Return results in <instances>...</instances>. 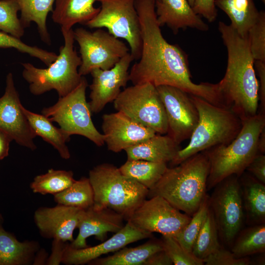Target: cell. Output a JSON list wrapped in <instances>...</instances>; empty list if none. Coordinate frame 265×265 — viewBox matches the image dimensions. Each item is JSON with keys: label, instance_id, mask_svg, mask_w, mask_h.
Segmentation results:
<instances>
[{"label": "cell", "instance_id": "1", "mask_svg": "<svg viewBox=\"0 0 265 265\" xmlns=\"http://www.w3.org/2000/svg\"><path fill=\"white\" fill-rule=\"evenodd\" d=\"M142 41L141 55L129 71L133 84L169 85L220 105L216 84H196L191 80L187 56L164 38L155 12V0H135Z\"/></svg>", "mask_w": 265, "mask_h": 265}, {"label": "cell", "instance_id": "2", "mask_svg": "<svg viewBox=\"0 0 265 265\" xmlns=\"http://www.w3.org/2000/svg\"><path fill=\"white\" fill-rule=\"evenodd\" d=\"M218 30L228 53L225 74L216 83L221 106L243 121L256 115L258 110L259 81L254 59L247 37L222 22L218 23Z\"/></svg>", "mask_w": 265, "mask_h": 265}, {"label": "cell", "instance_id": "3", "mask_svg": "<svg viewBox=\"0 0 265 265\" xmlns=\"http://www.w3.org/2000/svg\"><path fill=\"white\" fill-rule=\"evenodd\" d=\"M209 171L207 157L203 152L197 153L177 165L167 167L148 196H160L177 209L192 216L207 194Z\"/></svg>", "mask_w": 265, "mask_h": 265}, {"label": "cell", "instance_id": "4", "mask_svg": "<svg viewBox=\"0 0 265 265\" xmlns=\"http://www.w3.org/2000/svg\"><path fill=\"white\" fill-rule=\"evenodd\" d=\"M242 121L240 132L230 143L203 151L210 163L207 189H212L229 176L240 177L260 154L258 139L265 128V113L258 112L255 116Z\"/></svg>", "mask_w": 265, "mask_h": 265}, {"label": "cell", "instance_id": "5", "mask_svg": "<svg viewBox=\"0 0 265 265\" xmlns=\"http://www.w3.org/2000/svg\"><path fill=\"white\" fill-rule=\"evenodd\" d=\"M199 115L187 145L181 149L170 162L173 167L188 158L211 148L230 143L240 132V118L230 109L189 94Z\"/></svg>", "mask_w": 265, "mask_h": 265}, {"label": "cell", "instance_id": "6", "mask_svg": "<svg viewBox=\"0 0 265 265\" xmlns=\"http://www.w3.org/2000/svg\"><path fill=\"white\" fill-rule=\"evenodd\" d=\"M88 179L94 193L96 209L108 208L128 221L148 196L149 189L123 175L119 168L102 163L92 169Z\"/></svg>", "mask_w": 265, "mask_h": 265}, {"label": "cell", "instance_id": "7", "mask_svg": "<svg viewBox=\"0 0 265 265\" xmlns=\"http://www.w3.org/2000/svg\"><path fill=\"white\" fill-rule=\"evenodd\" d=\"M64 44L60 46L56 59L47 68H39L30 63H23L22 76L34 95L55 90L63 97L80 83L83 76L79 73L81 59L74 48L73 30L61 28Z\"/></svg>", "mask_w": 265, "mask_h": 265}, {"label": "cell", "instance_id": "8", "mask_svg": "<svg viewBox=\"0 0 265 265\" xmlns=\"http://www.w3.org/2000/svg\"><path fill=\"white\" fill-rule=\"evenodd\" d=\"M86 79L82 77L79 85L66 95L59 97L53 106L44 108L42 114L57 123L68 136L78 134L98 146L105 144L104 136L95 127L89 103L86 101Z\"/></svg>", "mask_w": 265, "mask_h": 265}, {"label": "cell", "instance_id": "9", "mask_svg": "<svg viewBox=\"0 0 265 265\" xmlns=\"http://www.w3.org/2000/svg\"><path fill=\"white\" fill-rule=\"evenodd\" d=\"M114 106L157 133L166 134L167 121L164 106L156 86L150 83L133 84L121 91Z\"/></svg>", "mask_w": 265, "mask_h": 265}, {"label": "cell", "instance_id": "10", "mask_svg": "<svg viewBox=\"0 0 265 265\" xmlns=\"http://www.w3.org/2000/svg\"><path fill=\"white\" fill-rule=\"evenodd\" d=\"M135 0H99V12L85 25L91 28H106L118 38L128 43L134 59L141 55L142 41Z\"/></svg>", "mask_w": 265, "mask_h": 265}, {"label": "cell", "instance_id": "11", "mask_svg": "<svg viewBox=\"0 0 265 265\" xmlns=\"http://www.w3.org/2000/svg\"><path fill=\"white\" fill-rule=\"evenodd\" d=\"M73 33L80 47L81 64L79 73L81 76L94 69H110L129 53L124 42L101 28L91 31L78 27Z\"/></svg>", "mask_w": 265, "mask_h": 265}, {"label": "cell", "instance_id": "12", "mask_svg": "<svg viewBox=\"0 0 265 265\" xmlns=\"http://www.w3.org/2000/svg\"><path fill=\"white\" fill-rule=\"evenodd\" d=\"M209 197L210 208L218 235L227 245L234 242L244 220V206L239 177H228L218 183Z\"/></svg>", "mask_w": 265, "mask_h": 265}, {"label": "cell", "instance_id": "13", "mask_svg": "<svg viewBox=\"0 0 265 265\" xmlns=\"http://www.w3.org/2000/svg\"><path fill=\"white\" fill-rule=\"evenodd\" d=\"M191 218L190 216L180 212L164 198L157 195L145 199L128 221L144 231L175 237Z\"/></svg>", "mask_w": 265, "mask_h": 265}, {"label": "cell", "instance_id": "14", "mask_svg": "<svg viewBox=\"0 0 265 265\" xmlns=\"http://www.w3.org/2000/svg\"><path fill=\"white\" fill-rule=\"evenodd\" d=\"M156 88L165 111L166 134L180 145L190 138L198 122V110L187 92L169 85Z\"/></svg>", "mask_w": 265, "mask_h": 265}, {"label": "cell", "instance_id": "15", "mask_svg": "<svg viewBox=\"0 0 265 265\" xmlns=\"http://www.w3.org/2000/svg\"><path fill=\"white\" fill-rule=\"evenodd\" d=\"M5 84L4 93L0 97V129L19 145L34 150L36 149L34 142L36 135L22 110L11 73L6 76Z\"/></svg>", "mask_w": 265, "mask_h": 265}, {"label": "cell", "instance_id": "16", "mask_svg": "<svg viewBox=\"0 0 265 265\" xmlns=\"http://www.w3.org/2000/svg\"><path fill=\"white\" fill-rule=\"evenodd\" d=\"M133 58L129 53L113 67L106 70L93 69L90 74L92 81L89 87L91 112L98 113L109 103L113 102L129 81V67Z\"/></svg>", "mask_w": 265, "mask_h": 265}, {"label": "cell", "instance_id": "17", "mask_svg": "<svg viewBox=\"0 0 265 265\" xmlns=\"http://www.w3.org/2000/svg\"><path fill=\"white\" fill-rule=\"evenodd\" d=\"M102 119L105 143L108 150L114 153L125 150L157 133L119 111L105 114Z\"/></svg>", "mask_w": 265, "mask_h": 265}, {"label": "cell", "instance_id": "18", "mask_svg": "<svg viewBox=\"0 0 265 265\" xmlns=\"http://www.w3.org/2000/svg\"><path fill=\"white\" fill-rule=\"evenodd\" d=\"M152 237V233L142 230L127 221L120 231L100 244L80 249L65 246L62 249L60 262L75 265L89 263L102 255L117 251L129 244Z\"/></svg>", "mask_w": 265, "mask_h": 265}, {"label": "cell", "instance_id": "19", "mask_svg": "<svg viewBox=\"0 0 265 265\" xmlns=\"http://www.w3.org/2000/svg\"><path fill=\"white\" fill-rule=\"evenodd\" d=\"M124 220L121 214L108 208L96 209L92 206L82 209L77 227L79 234L68 245L75 249L87 247L86 238L92 236L103 242L108 232L116 233L124 227Z\"/></svg>", "mask_w": 265, "mask_h": 265}, {"label": "cell", "instance_id": "20", "mask_svg": "<svg viewBox=\"0 0 265 265\" xmlns=\"http://www.w3.org/2000/svg\"><path fill=\"white\" fill-rule=\"evenodd\" d=\"M81 210L60 204L52 208H41L35 212L34 219L46 237L53 238L56 242H72Z\"/></svg>", "mask_w": 265, "mask_h": 265}, {"label": "cell", "instance_id": "21", "mask_svg": "<svg viewBox=\"0 0 265 265\" xmlns=\"http://www.w3.org/2000/svg\"><path fill=\"white\" fill-rule=\"evenodd\" d=\"M155 12L159 26H167L175 34L187 27L209 30L208 25L195 13L187 0H155Z\"/></svg>", "mask_w": 265, "mask_h": 265}, {"label": "cell", "instance_id": "22", "mask_svg": "<svg viewBox=\"0 0 265 265\" xmlns=\"http://www.w3.org/2000/svg\"><path fill=\"white\" fill-rule=\"evenodd\" d=\"M181 148L167 134L156 133L150 138L126 149L127 160L170 162Z\"/></svg>", "mask_w": 265, "mask_h": 265}, {"label": "cell", "instance_id": "23", "mask_svg": "<svg viewBox=\"0 0 265 265\" xmlns=\"http://www.w3.org/2000/svg\"><path fill=\"white\" fill-rule=\"evenodd\" d=\"M99 0H55L52 19L61 28L72 29L77 24L85 25L99 12L94 3Z\"/></svg>", "mask_w": 265, "mask_h": 265}, {"label": "cell", "instance_id": "24", "mask_svg": "<svg viewBox=\"0 0 265 265\" xmlns=\"http://www.w3.org/2000/svg\"><path fill=\"white\" fill-rule=\"evenodd\" d=\"M240 176L239 181L247 222L253 225L265 223V184L246 174H242Z\"/></svg>", "mask_w": 265, "mask_h": 265}, {"label": "cell", "instance_id": "25", "mask_svg": "<svg viewBox=\"0 0 265 265\" xmlns=\"http://www.w3.org/2000/svg\"><path fill=\"white\" fill-rule=\"evenodd\" d=\"M215 5L227 14L230 25L242 37H247L260 15L253 0H215Z\"/></svg>", "mask_w": 265, "mask_h": 265}, {"label": "cell", "instance_id": "26", "mask_svg": "<svg viewBox=\"0 0 265 265\" xmlns=\"http://www.w3.org/2000/svg\"><path fill=\"white\" fill-rule=\"evenodd\" d=\"M22 108L36 135L52 145L62 158L69 159L71 155L66 142L69 141L70 137L60 128L54 126L53 122L43 114L31 112L23 106Z\"/></svg>", "mask_w": 265, "mask_h": 265}, {"label": "cell", "instance_id": "27", "mask_svg": "<svg viewBox=\"0 0 265 265\" xmlns=\"http://www.w3.org/2000/svg\"><path fill=\"white\" fill-rule=\"evenodd\" d=\"M20 8L22 24L26 28L32 22L35 23L42 41L51 44V38L47 26L48 14L53 10L55 0H16Z\"/></svg>", "mask_w": 265, "mask_h": 265}, {"label": "cell", "instance_id": "28", "mask_svg": "<svg viewBox=\"0 0 265 265\" xmlns=\"http://www.w3.org/2000/svg\"><path fill=\"white\" fill-rule=\"evenodd\" d=\"M163 250L161 240H151L139 246L124 248L115 254L96 259L90 265H143L154 253Z\"/></svg>", "mask_w": 265, "mask_h": 265}, {"label": "cell", "instance_id": "29", "mask_svg": "<svg viewBox=\"0 0 265 265\" xmlns=\"http://www.w3.org/2000/svg\"><path fill=\"white\" fill-rule=\"evenodd\" d=\"M167 168V163L145 160H127L119 168L124 176L151 189Z\"/></svg>", "mask_w": 265, "mask_h": 265}, {"label": "cell", "instance_id": "30", "mask_svg": "<svg viewBox=\"0 0 265 265\" xmlns=\"http://www.w3.org/2000/svg\"><path fill=\"white\" fill-rule=\"evenodd\" d=\"M33 251V243L19 241L0 224V265L26 264Z\"/></svg>", "mask_w": 265, "mask_h": 265}, {"label": "cell", "instance_id": "31", "mask_svg": "<svg viewBox=\"0 0 265 265\" xmlns=\"http://www.w3.org/2000/svg\"><path fill=\"white\" fill-rule=\"evenodd\" d=\"M58 204L86 209L94 204V193L88 178L82 177L64 190L54 195Z\"/></svg>", "mask_w": 265, "mask_h": 265}, {"label": "cell", "instance_id": "32", "mask_svg": "<svg viewBox=\"0 0 265 265\" xmlns=\"http://www.w3.org/2000/svg\"><path fill=\"white\" fill-rule=\"evenodd\" d=\"M231 252L236 258L245 257L265 251V224L254 225L238 234Z\"/></svg>", "mask_w": 265, "mask_h": 265}, {"label": "cell", "instance_id": "33", "mask_svg": "<svg viewBox=\"0 0 265 265\" xmlns=\"http://www.w3.org/2000/svg\"><path fill=\"white\" fill-rule=\"evenodd\" d=\"M218 236L213 214L210 208L206 220L193 245L192 253L203 260L221 247Z\"/></svg>", "mask_w": 265, "mask_h": 265}, {"label": "cell", "instance_id": "34", "mask_svg": "<svg viewBox=\"0 0 265 265\" xmlns=\"http://www.w3.org/2000/svg\"><path fill=\"white\" fill-rule=\"evenodd\" d=\"M75 181L71 171L51 169L46 173L35 177L30 187L34 193L54 195L70 186Z\"/></svg>", "mask_w": 265, "mask_h": 265}, {"label": "cell", "instance_id": "35", "mask_svg": "<svg viewBox=\"0 0 265 265\" xmlns=\"http://www.w3.org/2000/svg\"><path fill=\"white\" fill-rule=\"evenodd\" d=\"M209 209V196L207 194L189 222L174 237L186 250L192 252L193 245L206 220Z\"/></svg>", "mask_w": 265, "mask_h": 265}, {"label": "cell", "instance_id": "36", "mask_svg": "<svg viewBox=\"0 0 265 265\" xmlns=\"http://www.w3.org/2000/svg\"><path fill=\"white\" fill-rule=\"evenodd\" d=\"M20 10L16 0H0V31L21 39L25 28L18 17Z\"/></svg>", "mask_w": 265, "mask_h": 265}, {"label": "cell", "instance_id": "37", "mask_svg": "<svg viewBox=\"0 0 265 265\" xmlns=\"http://www.w3.org/2000/svg\"><path fill=\"white\" fill-rule=\"evenodd\" d=\"M0 48H13L21 53L35 57L49 66L57 58V54L36 46L26 44L20 39L0 31Z\"/></svg>", "mask_w": 265, "mask_h": 265}, {"label": "cell", "instance_id": "38", "mask_svg": "<svg viewBox=\"0 0 265 265\" xmlns=\"http://www.w3.org/2000/svg\"><path fill=\"white\" fill-rule=\"evenodd\" d=\"M162 244L174 265H203V261L186 250L177 240L171 236H162Z\"/></svg>", "mask_w": 265, "mask_h": 265}, {"label": "cell", "instance_id": "39", "mask_svg": "<svg viewBox=\"0 0 265 265\" xmlns=\"http://www.w3.org/2000/svg\"><path fill=\"white\" fill-rule=\"evenodd\" d=\"M247 38L254 60L265 61V13L261 11L257 21L249 29Z\"/></svg>", "mask_w": 265, "mask_h": 265}, {"label": "cell", "instance_id": "40", "mask_svg": "<svg viewBox=\"0 0 265 265\" xmlns=\"http://www.w3.org/2000/svg\"><path fill=\"white\" fill-rule=\"evenodd\" d=\"M206 265H248L249 258H236L233 253L222 247L203 260Z\"/></svg>", "mask_w": 265, "mask_h": 265}, {"label": "cell", "instance_id": "41", "mask_svg": "<svg viewBox=\"0 0 265 265\" xmlns=\"http://www.w3.org/2000/svg\"><path fill=\"white\" fill-rule=\"evenodd\" d=\"M215 0H195L192 7L196 14L200 15L209 22H213L217 17Z\"/></svg>", "mask_w": 265, "mask_h": 265}, {"label": "cell", "instance_id": "42", "mask_svg": "<svg viewBox=\"0 0 265 265\" xmlns=\"http://www.w3.org/2000/svg\"><path fill=\"white\" fill-rule=\"evenodd\" d=\"M255 67L259 78V101H260L258 112L265 113V61L254 60Z\"/></svg>", "mask_w": 265, "mask_h": 265}, {"label": "cell", "instance_id": "43", "mask_svg": "<svg viewBox=\"0 0 265 265\" xmlns=\"http://www.w3.org/2000/svg\"><path fill=\"white\" fill-rule=\"evenodd\" d=\"M246 170L260 182L265 184V155L258 154L252 160Z\"/></svg>", "mask_w": 265, "mask_h": 265}, {"label": "cell", "instance_id": "44", "mask_svg": "<svg viewBox=\"0 0 265 265\" xmlns=\"http://www.w3.org/2000/svg\"><path fill=\"white\" fill-rule=\"evenodd\" d=\"M173 263L164 250L158 251L148 259L143 265H171Z\"/></svg>", "mask_w": 265, "mask_h": 265}, {"label": "cell", "instance_id": "45", "mask_svg": "<svg viewBox=\"0 0 265 265\" xmlns=\"http://www.w3.org/2000/svg\"><path fill=\"white\" fill-rule=\"evenodd\" d=\"M12 140L7 132L0 129V160L8 155L10 143Z\"/></svg>", "mask_w": 265, "mask_h": 265}, {"label": "cell", "instance_id": "46", "mask_svg": "<svg viewBox=\"0 0 265 265\" xmlns=\"http://www.w3.org/2000/svg\"><path fill=\"white\" fill-rule=\"evenodd\" d=\"M258 150L260 154L265 153V128L262 131L258 139Z\"/></svg>", "mask_w": 265, "mask_h": 265}, {"label": "cell", "instance_id": "47", "mask_svg": "<svg viewBox=\"0 0 265 265\" xmlns=\"http://www.w3.org/2000/svg\"><path fill=\"white\" fill-rule=\"evenodd\" d=\"M189 5L192 7L195 0H187Z\"/></svg>", "mask_w": 265, "mask_h": 265}, {"label": "cell", "instance_id": "48", "mask_svg": "<svg viewBox=\"0 0 265 265\" xmlns=\"http://www.w3.org/2000/svg\"><path fill=\"white\" fill-rule=\"evenodd\" d=\"M262 1L264 2V3L265 2V0H262Z\"/></svg>", "mask_w": 265, "mask_h": 265}]
</instances>
